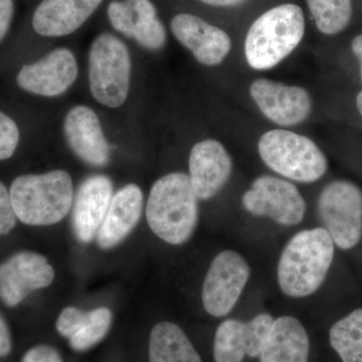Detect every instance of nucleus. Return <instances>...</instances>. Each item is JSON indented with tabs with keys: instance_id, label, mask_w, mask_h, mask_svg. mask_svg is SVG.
I'll return each instance as SVG.
<instances>
[{
	"instance_id": "f257e3e1",
	"label": "nucleus",
	"mask_w": 362,
	"mask_h": 362,
	"mask_svg": "<svg viewBox=\"0 0 362 362\" xmlns=\"http://www.w3.org/2000/svg\"><path fill=\"white\" fill-rule=\"evenodd\" d=\"M334 259V242L323 228L304 230L287 243L278 263V284L288 297L314 294L327 277Z\"/></svg>"
},
{
	"instance_id": "f03ea898",
	"label": "nucleus",
	"mask_w": 362,
	"mask_h": 362,
	"mask_svg": "<svg viewBox=\"0 0 362 362\" xmlns=\"http://www.w3.org/2000/svg\"><path fill=\"white\" fill-rule=\"evenodd\" d=\"M147 223L152 232L168 244H185L199 221V199L189 175L173 173L152 185L146 204Z\"/></svg>"
},
{
	"instance_id": "7ed1b4c3",
	"label": "nucleus",
	"mask_w": 362,
	"mask_h": 362,
	"mask_svg": "<svg viewBox=\"0 0 362 362\" xmlns=\"http://www.w3.org/2000/svg\"><path fill=\"white\" fill-rule=\"evenodd\" d=\"M11 204L16 218L28 226L56 225L74 202L73 180L66 171L18 176L11 183Z\"/></svg>"
},
{
	"instance_id": "20e7f679",
	"label": "nucleus",
	"mask_w": 362,
	"mask_h": 362,
	"mask_svg": "<svg viewBox=\"0 0 362 362\" xmlns=\"http://www.w3.org/2000/svg\"><path fill=\"white\" fill-rule=\"evenodd\" d=\"M301 7L287 4L273 7L254 21L247 33L245 54L256 70H268L289 56L303 39Z\"/></svg>"
},
{
	"instance_id": "39448f33",
	"label": "nucleus",
	"mask_w": 362,
	"mask_h": 362,
	"mask_svg": "<svg viewBox=\"0 0 362 362\" xmlns=\"http://www.w3.org/2000/svg\"><path fill=\"white\" fill-rule=\"evenodd\" d=\"M258 149L269 168L298 182H314L327 171V159L315 143L292 131H269L259 138Z\"/></svg>"
},
{
	"instance_id": "423d86ee",
	"label": "nucleus",
	"mask_w": 362,
	"mask_h": 362,
	"mask_svg": "<svg viewBox=\"0 0 362 362\" xmlns=\"http://www.w3.org/2000/svg\"><path fill=\"white\" fill-rule=\"evenodd\" d=\"M131 58L122 40L110 33L98 35L89 52V84L93 97L109 108L125 103L130 90Z\"/></svg>"
},
{
	"instance_id": "0eeeda50",
	"label": "nucleus",
	"mask_w": 362,
	"mask_h": 362,
	"mask_svg": "<svg viewBox=\"0 0 362 362\" xmlns=\"http://www.w3.org/2000/svg\"><path fill=\"white\" fill-rule=\"evenodd\" d=\"M319 220L339 249L350 250L362 238V192L354 183H328L317 204Z\"/></svg>"
},
{
	"instance_id": "6e6552de",
	"label": "nucleus",
	"mask_w": 362,
	"mask_h": 362,
	"mask_svg": "<svg viewBox=\"0 0 362 362\" xmlns=\"http://www.w3.org/2000/svg\"><path fill=\"white\" fill-rule=\"evenodd\" d=\"M251 268L239 252L226 250L211 262L202 286L204 310L211 316L225 317L239 301Z\"/></svg>"
},
{
	"instance_id": "1a4fd4ad",
	"label": "nucleus",
	"mask_w": 362,
	"mask_h": 362,
	"mask_svg": "<svg viewBox=\"0 0 362 362\" xmlns=\"http://www.w3.org/2000/svg\"><path fill=\"white\" fill-rule=\"evenodd\" d=\"M242 204L252 216H265L281 226H296L306 213V202L297 187L271 175L259 176L252 181Z\"/></svg>"
},
{
	"instance_id": "9d476101",
	"label": "nucleus",
	"mask_w": 362,
	"mask_h": 362,
	"mask_svg": "<svg viewBox=\"0 0 362 362\" xmlns=\"http://www.w3.org/2000/svg\"><path fill=\"white\" fill-rule=\"evenodd\" d=\"M54 279V268L45 256L16 252L0 264V300L7 307L18 306L30 293L49 287Z\"/></svg>"
},
{
	"instance_id": "9b49d317",
	"label": "nucleus",
	"mask_w": 362,
	"mask_h": 362,
	"mask_svg": "<svg viewBox=\"0 0 362 362\" xmlns=\"http://www.w3.org/2000/svg\"><path fill=\"white\" fill-rule=\"evenodd\" d=\"M112 28L151 51L166 42V30L151 0H112L107 7Z\"/></svg>"
},
{
	"instance_id": "f8f14e48",
	"label": "nucleus",
	"mask_w": 362,
	"mask_h": 362,
	"mask_svg": "<svg viewBox=\"0 0 362 362\" xmlns=\"http://www.w3.org/2000/svg\"><path fill=\"white\" fill-rule=\"evenodd\" d=\"M75 54L59 47L35 63L28 64L16 76L21 89L42 97H58L70 89L78 77Z\"/></svg>"
},
{
	"instance_id": "ddd939ff",
	"label": "nucleus",
	"mask_w": 362,
	"mask_h": 362,
	"mask_svg": "<svg viewBox=\"0 0 362 362\" xmlns=\"http://www.w3.org/2000/svg\"><path fill=\"white\" fill-rule=\"evenodd\" d=\"M273 321L268 313L259 314L247 322L226 319L218 326L214 337V361L242 362L246 356L258 357Z\"/></svg>"
},
{
	"instance_id": "4468645a",
	"label": "nucleus",
	"mask_w": 362,
	"mask_h": 362,
	"mask_svg": "<svg viewBox=\"0 0 362 362\" xmlns=\"http://www.w3.org/2000/svg\"><path fill=\"white\" fill-rule=\"evenodd\" d=\"M250 92L259 110L278 125H297L310 114L311 97L303 88L258 78L252 83Z\"/></svg>"
},
{
	"instance_id": "2eb2a0df",
	"label": "nucleus",
	"mask_w": 362,
	"mask_h": 362,
	"mask_svg": "<svg viewBox=\"0 0 362 362\" xmlns=\"http://www.w3.org/2000/svg\"><path fill=\"white\" fill-rule=\"evenodd\" d=\"M170 28L175 39L189 49L202 65H220L232 47V40L225 30L194 14H176L171 20Z\"/></svg>"
},
{
	"instance_id": "dca6fc26",
	"label": "nucleus",
	"mask_w": 362,
	"mask_h": 362,
	"mask_svg": "<svg viewBox=\"0 0 362 362\" xmlns=\"http://www.w3.org/2000/svg\"><path fill=\"white\" fill-rule=\"evenodd\" d=\"M113 197L108 176L92 175L78 187L74 201L71 226L78 242L90 244L101 228Z\"/></svg>"
},
{
	"instance_id": "f3484780",
	"label": "nucleus",
	"mask_w": 362,
	"mask_h": 362,
	"mask_svg": "<svg viewBox=\"0 0 362 362\" xmlns=\"http://www.w3.org/2000/svg\"><path fill=\"white\" fill-rule=\"evenodd\" d=\"M64 132L74 153L86 163L103 168L110 161L111 148L99 117L90 107L76 106L69 111Z\"/></svg>"
},
{
	"instance_id": "a211bd4d",
	"label": "nucleus",
	"mask_w": 362,
	"mask_h": 362,
	"mask_svg": "<svg viewBox=\"0 0 362 362\" xmlns=\"http://www.w3.org/2000/svg\"><path fill=\"white\" fill-rule=\"evenodd\" d=\"M232 171V158L221 142L206 139L192 147L189 178L197 199L207 201L218 194L230 180Z\"/></svg>"
},
{
	"instance_id": "6ab92c4d",
	"label": "nucleus",
	"mask_w": 362,
	"mask_h": 362,
	"mask_svg": "<svg viewBox=\"0 0 362 362\" xmlns=\"http://www.w3.org/2000/svg\"><path fill=\"white\" fill-rule=\"evenodd\" d=\"M104 0H42L33 16V28L45 37L71 35L96 13Z\"/></svg>"
},
{
	"instance_id": "aec40b11",
	"label": "nucleus",
	"mask_w": 362,
	"mask_h": 362,
	"mask_svg": "<svg viewBox=\"0 0 362 362\" xmlns=\"http://www.w3.org/2000/svg\"><path fill=\"white\" fill-rule=\"evenodd\" d=\"M142 209L143 194L138 185H127L117 192L98 232L99 247L109 250L121 244L139 223Z\"/></svg>"
},
{
	"instance_id": "412c9836",
	"label": "nucleus",
	"mask_w": 362,
	"mask_h": 362,
	"mask_svg": "<svg viewBox=\"0 0 362 362\" xmlns=\"http://www.w3.org/2000/svg\"><path fill=\"white\" fill-rule=\"evenodd\" d=\"M310 341L298 319L282 316L274 319L263 349L261 362H308Z\"/></svg>"
},
{
	"instance_id": "4be33fe9",
	"label": "nucleus",
	"mask_w": 362,
	"mask_h": 362,
	"mask_svg": "<svg viewBox=\"0 0 362 362\" xmlns=\"http://www.w3.org/2000/svg\"><path fill=\"white\" fill-rule=\"evenodd\" d=\"M150 362H202L194 345L173 322H160L152 328L149 340Z\"/></svg>"
},
{
	"instance_id": "5701e85b",
	"label": "nucleus",
	"mask_w": 362,
	"mask_h": 362,
	"mask_svg": "<svg viewBox=\"0 0 362 362\" xmlns=\"http://www.w3.org/2000/svg\"><path fill=\"white\" fill-rule=\"evenodd\" d=\"M329 341L342 362H362V308L333 324Z\"/></svg>"
},
{
	"instance_id": "b1692460",
	"label": "nucleus",
	"mask_w": 362,
	"mask_h": 362,
	"mask_svg": "<svg viewBox=\"0 0 362 362\" xmlns=\"http://www.w3.org/2000/svg\"><path fill=\"white\" fill-rule=\"evenodd\" d=\"M317 28L324 35L341 33L352 16L351 0H307Z\"/></svg>"
},
{
	"instance_id": "393cba45",
	"label": "nucleus",
	"mask_w": 362,
	"mask_h": 362,
	"mask_svg": "<svg viewBox=\"0 0 362 362\" xmlns=\"http://www.w3.org/2000/svg\"><path fill=\"white\" fill-rule=\"evenodd\" d=\"M110 309L100 307L87 312V317L81 329L70 338L71 349L76 351H86L104 339L112 325Z\"/></svg>"
},
{
	"instance_id": "a878e982",
	"label": "nucleus",
	"mask_w": 362,
	"mask_h": 362,
	"mask_svg": "<svg viewBox=\"0 0 362 362\" xmlns=\"http://www.w3.org/2000/svg\"><path fill=\"white\" fill-rule=\"evenodd\" d=\"M21 133L18 124L0 111V161L11 158L18 148Z\"/></svg>"
},
{
	"instance_id": "bb28decb",
	"label": "nucleus",
	"mask_w": 362,
	"mask_h": 362,
	"mask_svg": "<svg viewBox=\"0 0 362 362\" xmlns=\"http://www.w3.org/2000/svg\"><path fill=\"white\" fill-rule=\"evenodd\" d=\"M87 317V312L76 308V307H66L59 314L57 320V330L62 337L70 339L82 327Z\"/></svg>"
},
{
	"instance_id": "cd10ccee",
	"label": "nucleus",
	"mask_w": 362,
	"mask_h": 362,
	"mask_svg": "<svg viewBox=\"0 0 362 362\" xmlns=\"http://www.w3.org/2000/svg\"><path fill=\"white\" fill-rule=\"evenodd\" d=\"M16 220L9 190L0 181V235L11 233L16 225Z\"/></svg>"
},
{
	"instance_id": "c85d7f7f",
	"label": "nucleus",
	"mask_w": 362,
	"mask_h": 362,
	"mask_svg": "<svg viewBox=\"0 0 362 362\" xmlns=\"http://www.w3.org/2000/svg\"><path fill=\"white\" fill-rule=\"evenodd\" d=\"M21 362H64L58 350L49 345H37L25 352Z\"/></svg>"
},
{
	"instance_id": "c756f323",
	"label": "nucleus",
	"mask_w": 362,
	"mask_h": 362,
	"mask_svg": "<svg viewBox=\"0 0 362 362\" xmlns=\"http://www.w3.org/2000/svg\"><path fill=\"white\" fill-rule=\"evenodd\" d=\"M14 14L13 0H0V42L11 28Z\"/></svg>"
},
{
	"instance_id": "7c9ffc66",
	"label": "nucleus",
	"mask_w": 362,
	"mask_h": 362,
	"mask_svg": "<svg viewBox=\"0 0 362 362\" xmlns=\"http://www.w3.org/2000/svg\"><path fill=\"white\" fill-rule=\"evenodd\" d=\"M13 350V337L4 316L0 314V358H6Z\"/></svg>"
},
{
	"instance_id": "2f4dec72",
	"label": "nucleus",
	"mask_w": 362,
	"mask_h": 362,
	"mask_svg": "<svg viewBox=\"0 0 362 362\" xmlns=\"http://www.w3.org/2000/svg\"><path fill=\"white\" fill-rule=\"evenodd\" d=\"M352 52L359 62V68H361V77L362 80V35H357L352 40Z\"/></svg>"
},
{
	"instance_id": "473e14b6",
	"label": "nucleus",
	"mask_w": 362,
	"mask_h": 362,
	"mask_svg": "<svg viewBox=\"0 0 362 362\" xmlns=\"http://www.w3.org/2000/svg\"><path fill=\"white\" fill-rule=\"evenodd\" d=\"M199 1L204 2L207 6L225 7L239 6L247 0H199Z\"/></svg>"
},
{
	"instance_id": "72a5a7b5",
	"label": "nucleus",
	"mask_w": 362,
	"mask_h": 362,
	"mask_svg": "<svg viewBox=\"0 0 362 362\" xmlns=\"http://www.w3.org/2000/svg\"><path fill=\"white\" fill-rule=\"evenodd\" d=\"M356 107L357 110H358L359 114H361V116L362 117V90L361 92H359L358 95H357Z\"/></svg>"
}]
</instances>
